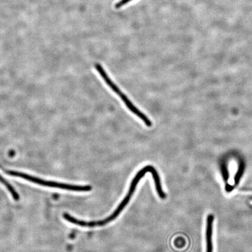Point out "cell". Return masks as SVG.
Returning a JSON list of instances; mask_svg holds the SVG:
<instances>
[{
    "label": "cell",
    "instance_id": "obj_4",
    "mask_svg": "<svg viewBox=\"0 0 252 252\" xmlns=\"http://www.w3.org/2000/svg\"><path fill=\"white\" fill-rule=\"evenodd\" d=\"M0 182L3 185L5 186V187L7 189V190L9 191V193L12 195V197H13L14 199L15 200H18L20 199V196L17 191L15 190V189L12 187V186L8 183L7 180L2 177V176L0 175Z\"/></svg>",
    "mask_w": 252,
    "mask_h": 252
},
{
    "label": "cell",
    "instance_id": "obj_1",
    "mask_svg": "<svg viewBox=\"0 0 252 252\" xmlns=\"http://www.w3.org/2000/svg\"><path fill=\"white\" fill-rule=\"evenodd\" d=\"M149 172L152 175L154 183H155L156 189L158 194L160 198L164 199L166 198V194L162 188L161 181H160L159 173L158 172L157 169L154 166L147 165L140 170L137 173V174L135 175L131 182L127 194L126 195L122 202L119 204L118 207L116 208L114 212L110 214L107 218L99 220H94V221H86V220L75 218V217L70 216V214L67 213L63 214V218L67 220V221L72 223V224L80 226L81 227H99V226H103L108 224L110 222L113 221L116 218H118L120 214L124 211L125 208L127 206L132 197H133L135 190H136L138 183L147 173Z\"/></svg>",
    "mask_w": 252,
    "mask_h": 252
},
{
    "label": "cell",
    "instance_id": "obj_3",
    "mask_svg": "<svg viewBox=\"0 0 252 252\" xmlns=\"http://www.w3.org/2000/svg\"><path fill=\"white\" fill-rule=\"evenodd\" d=\"M7 173L9 175L20 178L25 179V180L32 182L33 184L43 186V187H45L60 189H63V190L78 192H87L92 190V187H91V186L74 185L63 184V183L46 181L44 180V179L26 174V173H25L14 171H7Z\"/></svg>",
    "mask_w": 252,
    "mask_h": 252
},
{
    "label": "cell",
    "instance_id": "obj_2",
    "mask_svg": "<svg viewBox=\"0 0 252 252\" xmlns=\"http://www.w3.org/2000/svg\"><path fill=\"white\" fill-rule=\"evenodd\" d=\"M94 68H95L96 70L98 72L100 77L102 78V80L105 82L107 86L121 98L123 102L124 103L126 108L130 110L133 115L136 116L138 119H140L144 123V125H146L147 127H151L153 126V123L151 120L148 118L146 114H144L139 109H138L137 107L128 98V96L120 89L117 85L109 77L108 74L107 73L105 68L102 67V65L100 64L99 63H96L94 65Z\"/></svg>",
    "mask_w": 252,
    "mask_h": 252
}]
</instances>
